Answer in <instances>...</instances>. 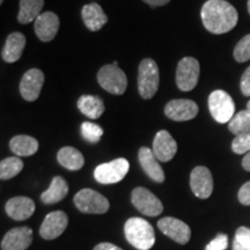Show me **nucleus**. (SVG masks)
I'll return each mask as SVG.
<instances>
[{
  "label": "nucleus",
  "mask_w": 250,
  "mask_h": 250,
  "mask_svg": "<svg viewBox=\"0 0 250 250\" xmlns=\"http://www.w3.org/2000/svg\"><path fill=\"white\" fill-rule=\"evenodd\" d=\"M26 46V37L23 34L15 31L8 35L6 40L5 46L2 49L1 57L6 62H15L22 56V52Z\"/></svg>",
  "instance_id": "obj_20"
},
{
  "label": "nucleus",
  "mask_w": 250,
  "mask_h": 250,
  "mask_svg": "<svg viewBox=\"0 0 250 250\" xmlns=\"http://www.w3.org/2000/svg\"><path fill=\"white\" fill-rule=\"evenodd\" d=\"M129 168V161L124 158H120L98 166L94 171V177L101 184L118 183L126 176Z\"/></svg>",
  "instance_id": "obj_8"
},
{
  "label": "nucleus",
  "mask_w": 250,
  "mask_h": 250,
  "mask_svg": "<svg viewBox=\"0 0 250 250\" xmlns=\"http://www.w3.org/2000/svg\"><path fill=\"white\" fill-rule=\"evenodd\" d=\"M160 74L156 62L151 58L143 59L138 68V90L145 100L152 99L159 89Z\"/></svg>",
  "instance_id": "obj_3"
},
{
  "label": "nucleus",
  "mask_w": 250,
  "mask_h": 250,
  "mask_svg": "<svg viewBox=\"0 0 250 250\" xmlns=\"http://www.w3.org/2000/svg\"><path fill=\"white\" fill-rule=\"evenodd\" d=\"M158 227L165 235L170 237L175 242L180 245H187L191 237V229L182 220L173 218L165 217L158 221Z\"/></svg>",
  "instance_id": "obj_10"
},
{
  "label": "nucleus",
  "mask_w": 250,
  "mask_h": 250,
  "mask_svg": "<svg viewBox=\"0 0 250 250\" xmlns=\"http://www.w3.org/2000/svg\"><path fill=\"white\" fill-rule=\"evenodd\" d=\"M248 12H249V14H250V0H248Z\"/></svg>",
  "instance_id": "obj_41"
},
{
  "label": "nucleus",
  "mask_w": 250,
  "mask_h": 250,
  "mask_svg": "<svg viewBox=\"0 0 250 250\" xmlns=\"http://www.w3.org/2000/svg\"><path fill=\"white\" fill-rule=\"evenodd\" d=\"M124 234L127 242L138 250H149L155 243L154 229L143 218H130L124 225Z\"/></svg>",
  "instance_id": "obj_2"
},
{
  "label": "nucleus",
  "mask_w": 250,
  "mask_h": 250,
  "mask_svg": "<svg viewBox=\"0 0 250 250\" xmlns=\"http://www.w3.org/2000/svg\"><path fill=\"white\" fill-rule=\"evenodd\" d=\"M23 169V162L17 156H9L0 162V179L2 181L13 179Z\"/></svg>",
  "instance_id": "obj_27"
},
{
  "label": "nucleus",
  "mask_w": 250,
  "mask_h": 250,
  "mask_svg": "<svg viewBox=\"0 0 250 250\" xmlns=\"http://www.w3.org/2000/svg\"><path fill=\"white\" fill-rule=\"evenodd\" d=\"M93 250H123V249H121L120 247L112 245V243L103 242V243H100V245L96 246Z\"/></svg>",
  "instance_id": "obj_36"
},
{
  "label": "nucleus",
  "mask_w": 250,
  "mask_h": 250,
  "mask_svg": "<svg viewBox=\"0 0 250 250\" xmlns=\"http://www.w3.org/2000/svg\"><path fill=\"white\" fill-rule=\"evenodd\" d=\"M35 33L42 42H50L57 35L59 18L54 12H44L35 20Z\"/></svg>",
  "instance_id": "obj_18"
},
{
  "label": "nucleus",
  "mask_w": 250,
  "mask_h": 250,
  "mask_svg": "<svg viewBox=\"0 0 250 250\" xmlns=\"http://www.w3.org/2000/svg\"><path fill=\"white\" fill-rule=\"evenodd\" d=\"M201 17L206 30L215 35L232 30L239 20L235 7L226 0H208L202 7Z\"/></svg>",
  "instance_id": "obj_1"
},
{
  "label": "nucleus",
  "mask_w": 250,
  "mask_h": 250,
  "mask_svg": "<svg viewBox=\"0 0 250 250\" xmlns=\"http://www.w3.org/2000/svg\"><path fill=\"white\" fill-rule=\"evenodd\" d=\"M68 193V186L66 181L62 176H55L51 181L49 189L41 195V201L44 204H56L62 201Z\"/></svg>",
  "instance_id": "obj_22"
},
{
  "label": "nucleus",
  "mask_w": 250,
  "mask_h": 250,
  "mask_svg": "<svg viewBox=\"0 0 250 250\" xmlns=\"http://www.w3.org/2000/svg\"><path fill=\"white\" fill-rule=\"evenodd\" d=\"M43 6L44 0H20L18 21L22 24L33 22L41 15Z\"/></svg>",
  "instance_id": "obj_26"
},
{
  "label": "nucleus",
  "mask_w": 250,
  "mask_h": 250,
  "mask_svg": "<svg viewBox=\"0 0 250 250\" xmlns=\"http://www.w3.org/2000/svg\"><path fill=\"white\" fill-rule=\"evenodd\" d=\"M44 83V73L39 68H30L23 74L20 83V94L26 101L33 102L39 99Z\"/></svg>",
  "instance_id": "obj_13"
},
{
  "label": "nucleus",
  "mask_w": 250,
  "mask_h": 250,
  "mask_svg": "<svg viewBox=\"0 0 250 250\" xmlns=\"http://www.w3.org/2000/svg\"><path fill=\"white\" fill-rule=\"evenodd\" d=\"M98 81L100 86L110 94L121 95L127 87L126 74L118 65H105L101 67L98 73Z\"/></svg>",
  "instance_id": "obj_6"
},
{
  "label": "nucleus",
  "mask_w": 250,
  "mask_h": 250,
  "mask_svg": "<svg viewBox=\"0 0 250 250\" xmlns=\"http://www.w3.org/2000/svg\"><path fill=\"white\" fill-rule=\"evenodd\" d=\"M242 167L245 168L247 171H250V152L247 153L242 160Z\"/></svg>",
  "instance_id": "obj_38"
},
{
  "label": "nucleus",
  "mask_w": 250,
  "mask_h": 250,
  "mask_svg": "<svg viewBox=\"0 0 250 250\" xmlns=\"http://www.w3.org/2000/svg\"><path fill=\"white\" fill-rule=\"evenodd\" d=\"M233 250H249V249H247L246 247H243L241 243H240L235 239V240H234V242H233Z\"/></svg>",
  "instance_id": "obj_39"
},
{
  "label": "nucleus",
  "mask_w": 250,
  "mask_h": 250,
  "mask_svg": "<svg viewBox=\"0 0 250 250\" xmlns=\"http://www.w3.org/2000/svg\"><path fill=\"white\" fill-rule=\"evenodd\" d=\"M237 197H239V201L241 204L247 206L250 205V181L240 188Z\"/></svg>",
  "instance_id": "obj_34"
},
{
  "label": "nucleus",
  "mask_w": 250,
  "mask_h": 250,
  "mask_svg": "<svg viewBox=\"0 0 250 250\" xmlns=\"http://www.w3.org/2000/svg\"><path fill=\"white\" fill-rule=\"evenodd\" d=\"M138 159L140 166L147 174L149 179H152L156 183H162L165 181V173L162 167L159 164V160L156 159L154 153L151 148L142 147L139 149Z\"/></svg>",
  "instance_id": "obj_19"
},
{
  "label": "nucleus",
  "mask_w": 250,
  "mask_h": 250,
  "mask_svg": "<svg viewBox=\"0 0 250 250\" xmlns=\"http://www.w3.org/2000/svg\"><path fill=\"white\" fill-rule=\"evenodd\" d=\"M201 66L199 62L193 57L181 59L176 68V85L183 92H190L198 83Z\"/></svg>",
  "instance_id": "obj_7"
},
{
  "label": "nucleus",
  "mask_w": 250,
  "mask_h": 250,
  "mask_svg": "<svg viewBox=\"0 0 250 250\" xmlns=\"http://www.w3.org/2000/svg\"><path fill=\"white\" fill-rule=\"evenodd\" d=\"M5 211L8 217L14 219V220H27L35 212V203L29 197H14L6 203Z\"/></svg>",
  "instance_id": "obj_17"
},
{
  "label": "nucleus",
  "mask_w": 250,
  "mask_h": 250,
  "mask_svg": "<svg viewBox=\"0 0 250 250\" xmlns=\"http://www.w3.org/2000/svg\"><path fill=\"white\" fill-rule=\"evenodd\" d=\"M234 58L239 62H248L250 59V34L239 41L234 49Z\"/></svg>",
  "instance_id": "obj_30"
},
{
  "label": "nucleus",
  "mask_w": 250,
  "mask_h": 250,
  "mask_svg": "<svg viewBox=\"0 0 250 250\" xmlns=\"http://www.w3.org/2000/svg\"><path fill=\"white\" fill-rule=\"evenodd\" d=\"M228 247V236L226 234H219L215 239L206 246L205 250H225Z\"/></svg>",
  "instance_id": "obj_32"
},
{
  "label": "nucleus",
  "mask_w": 250,
  "mask_h": 250,
  "mask_svg": "<svg viewBox=\"0 0 250 250\" xmlns=\"http://www.w3.org/2000/svg\"><path fill=\"white\" fill-rule=\"evenodd\" d=\"M2 2H4V0H0V4H2Z\"/></svg>",
  "instance_id": "obj_42"
},
{
  "label": "nucleus",
  "mask_w": 250,
  "mask_h": 250,
  "mask_svg": "<svg viewBox=\"0 0 250 250\" xmlns=\"http://www.w3.org/2000/svg\"><path fill=\"white\" fill-rule=\"evenodd\" d=\"M247 109H248V110L250 111V101H249L248 103H247Z\"/></svg>",
  "instance_id": "obj_40"
},
{
  "label": "nucleus",
  "mask_w": 250,
  "mask_h": 250,
  "mask_svg": "<svg viewBox=\"0 0 250 250\" xmlns=\"http://www.w3.org/2000/svg\"><path fill=\"white\" fill-rule=\"evenodd\" d=\"M190 187L196 197L206 199L213 191V177L208 168L204 166H198L193 168L190 175Z\"/></svg>",
  "instance_id": "obj_12"
},
{
  "label": "nucleus",
  "mask_w": 250,
  "mask_h": 250,
  "mask_svg": "<svg viewBox=\"0 0 250 250\" xmlns=\"http://www.w3.org/2000/svg\"><path fill=\"white\" fill-rule=\"evenodd\" d=\"M33 242V230L29 227H17L8 230L1 241L2 250H26Z\"/></svg>",
  "instance_id": "obj_15"
},
{
  "label": "nucleus",
  "mask_w": 250,
  "mask_h": 250,
  "mask_svg": "<svg viewBox=\"0 0 250 250\" xmlns=\"http://www.w3.org/2000/svg\"><path fill=\"white\" fill-rule=\"evenodd\" d=\"M232 151L236 154H247L250 152V132L239 134L234 138Z\"/></svg>",
  "instance_id": "obj_31"
},
{
  "label": "nucleus",
  "mask_w": 250,
  "mask_h": 250,
  "mask_svg": "<svg viewBox=\"0 0 250 250\" xmlns=\"http://www.w3.org/2000/svg\"><path fill=\"white\" fill-rule=\"evenodd\" d=\"M81 136L90 144H96L100 142L103 136V129L100 125L90 123V122H83L80 127Z\"/></svg>",
  "instance_id": "obj_29"
},
{
  "label": "nucleus",
  "mask_w": 250,
  "mask_h": 250,
  "mask_svg": "<svg viewBox=\"0 0 250 250\" xmlns=\"http://www.w3.org/2000/svg\"><path fill=\"white\" fill-rule=\"evenodd\" d=\"M208 109H210L212 117L218 123L225 124L229 123L234 117L235 104L229 94L225 90L217 89L208 96Z\"/></svg>",
  "instance_id": "obj_4"
},
{
  "label": "nucleus",
  "mask_w": 250,
  "mask_h": 250,
  "mask_svg": "<svg viewBox=\"0 0 250 250\" xmlns=\"http://www.w3.org/2000/svg\"><path fill=\"white\" fill-rule=\"evenodd\" d=\"M152 151L159 161L168 162L176 154L177 144L168 131L161 130L155 134Z\"/></svg>",
  "instance_id": "obj_16"
},
{
  "label": "nucleus",
  "mask_w": 250,
  "mask_h": 250,
  "mask_svg": "<svg viewBox=\"0 0 250 250\" xmlns=\"http://www.w3.org/2000/svg\"><path fill=\"white\" fill-rule=\"evenodd\" d=\"M58 162L68 170H79L85 165V158L77 148L66 146L59 149Z\"/></svg>",
  "instance_id": "obj_24"
},
{
  "label": "nucleus",
  "mask_w": 250,
  "mask_h": 250,
  "mask_svg": "<svg viewBox=\"0 0 250 250\" xmlns=\"http://www.w3.org/2000/svg\"><path fill=\"white\" fill-rule=\"evenodd\" d=\"M11 151L18 156H30L39 149V142L35 138L26 134H19L9 142Z\"/></svg>",
  "instance_id": "obj_23"
},
{
  "label": "nucleus",
  "mask_w": 250,
  "mask_h": 250,
  "mask_svg": "<svg viewBox=\"0 0 250 250\" xmlns=\"http://www.w3.org/2000/svg\"><path fill=\"white\" fill-rule=\"evenodd\" d=\"M78 108L85 116L96 120L104 112V103L99 96L83 95L78 100Z\"/></svg>",
  "instance_id": "obj_25"
},
{
  "label": "nucleus",
  "mask_w": 250,
  "mask_h": 250,
  "mask_svg": "<svg viewBox=\"0 0 250 250\" xmlns=\"http://www.w3.org/2000/svg\"><path fill=\"white\" fill-rule=\"evenodd\" d=\"M74 205L83 213L103 214L110 208L109 201L104 196L93 189H83L74 196Z\"/></svg>",
  "instance_id": "obj_5"
},
{
  "label": "nucleus",
  "mask_w": 250,
  "mask_h": 250,
  "mask_svg": "<svg viewBox=\"0 0 250 250\" xmlns=\"http://www.w3.org/2000/svg\"><path fill=\"white\" fill-rule=\"evenodd\" d=\"M67 225V214L62 211H54L43 220L40 228V235L44 240H55L65 232Z\"/></svg>",
  "instance_id": "obj_14"
},
{
  "label": "nucleus",
  "mask_w": 250,
  "mask_h": 250,
  "mask_svg": "<svg viewBox=\"0 0 250 250\" xmlns=\"http://www.w3.org/2000/svg\"><path fill=\"white\" fill-rule=\"evenodd\" d=\"M165 114L169 120L176 122L190 121L193 120L198 114V105L191 100H171L166 104Z\"/></svg>",
  "instance_id": "obj_11"
},
{
  "label": "nucleus",
  "mask_w": 250,
  "mask_h": 250,
  "mask_svg": "<svg viewBox=\"0 0 250 250\" xmlns=\"http://www.w3.org/2000/svg\"><path fill=\"white\" fill-rule=\"evenodd\" d=\"M131 199L134 208L147 217H156L164 211V205L160 199L146 188H136L131 193Z\"/></svg>",
  "instance_id": "obj_9"
},
{
  "label": "nucleus",
  "mask_w": 250,
  "mask_h": 250,
  "mask_svg": "<svg viewBox=\"0 0 250 250\" xmlns=\"http://www.w3.org/2000/svg\"><path fill=\"white\" fill-rule=\"evenodd\" d=\"M235 239L239 241L243 247L250 250V229L247 227H239L236 230Z\"/></svg>",
  "instance_id": "obj_33"
},
{
  "label": "nucleus",
  "mask_w": 250,
  "mask_h": 250,
  "mask_svg": "<svg viewBox=\"0 0 250 250\" xmlns=\"http://www.w3.org/2000/svg\"><path fill=\"white\" fill-rule=\"evenodd\" d=\"M143 1L151 6V7H159V6L167 5L170 0H143Z\"/></svg>",
  "instance_id": "obj_37"
},
{
  "label": "nucleus",
  "mask_w": 250,
  "mask_h": 250,
  "mask_svg": "<svg viewBox=\"0 0 250 250\" xmlns=\"http://www.w3.org/2000/svg\"><path fill=\"white\" fill-rule=\"evenodd\" d=\"M240 87H241V92L243 95L250 96V66L242 74Z\"/></svg>",
  "instance_id": "obj_35"
},
{
  "label": "nucleus",
  "mask_w": 250,
  "mask_h": 250,
  "mask_svg": "<svg viewBox=\"0 0 250 250\" xmlns=\"http://www.w3.org/2000/svg\"><path fill=\"white\" fill-rule=\"evenodd\" d=\"M85 26L92 31H98L108 22L107 14L103 12V9L99 4L92 2V4L85 5L81 11Z\"/></svg>",
  "instance_id": "obj_21"
},
{
  "label": "nucleus",
  "mask_w": 250,
  "mask_h": 250,
  "mask_svg": "<svg viewBox=\"0 0 250 250\" xmlns=\"http://www.w3.org/2000/svg\"><path fill=\"white\" fill-rule=\"evenodd\" d=\"M228 129L235 136L250 132V111L248 109L234 115V117L228 123Z\"/></svg>",
  "instance_id": "obj_28"
}]
</instances>
